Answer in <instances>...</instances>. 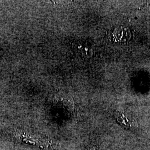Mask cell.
Returning <instances> with one entry per match:
<instances>
[{"label":"cell","mask_w":150,"mask_h":150,"mask_svg":"<svg viewBox=\"0 0 150 150\" xmlns=\"http://www.w3.org/2000/svg\"><path fill=\"white\" fill-rule=\"evenodd\" d=\"M89 150H99L98 148L97 147V146H93L92 148H91Z\"/></svg>","instance_id":"cell-1"}]
</instances>
